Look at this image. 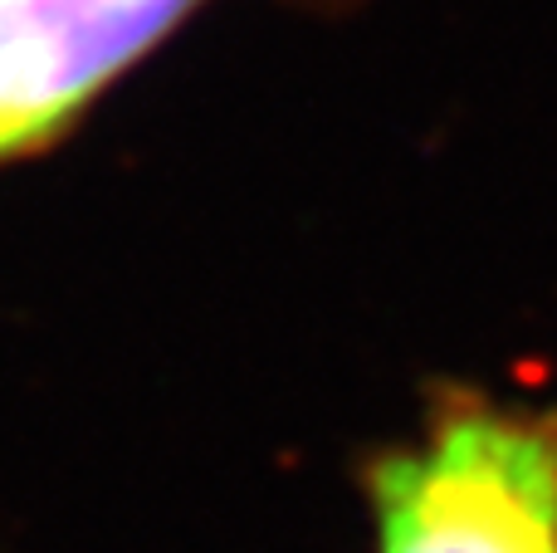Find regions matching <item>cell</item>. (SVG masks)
I'll use <instances>...</instances> for the list:
<instances>
[{"label":"cell","instance_id":"6da1fadb","mask_svg":"<svg viewBox=\"0 0 557 553\" xmlns=\"http://www.w3.org/2000/svg\"><path fill=\"white\" fill-rule=\"evenodd\" d=\"M367 490L376 553H557V417L450 392Z\"/></svg>","mask_w":557,"mask_h":553},{"label":"cell","instance_id":"7a4b0ae2","mask_svg":"<svg viewBox=\"0 0 557 553\" xmlns=\"http://www.w3.org/2000/svg\"><path fill=\"white\" fill-rule=\"evenodd\" d=\"M191 0H0V157L54 133Z\"/></svg>","mask_w":557,"mask_h":553}]
</instances>
